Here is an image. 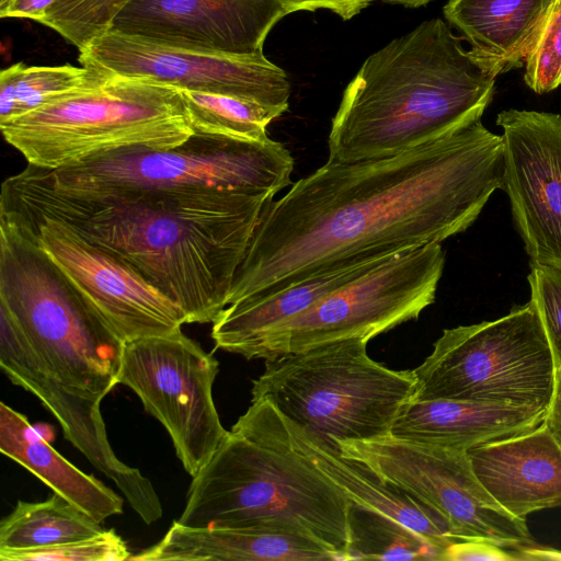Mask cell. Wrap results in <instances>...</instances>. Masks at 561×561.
<instances>
[{
  "label": "cell",
  "mask_w": 561,
  "mask_h": 561,
  "mask_svg": "<svg viewBox=\"0 0 561 561\" xmlns=\"http://www.w3.org/2000/svg\"><path fill=\"white\" fill-rule=\"evenodd\" d=\"M495 79L439 18L371 54L345 88L328 138L332 162L397 156L480 121Z\"/></svg>",
  "instance_id": "4"
},
{
  "label": "cell",
  "mask_w": 561,
  "mask_h": 561,
  "mask_svg": "<svg viewBox=\"0 0 561 561\" xmlns=\"http://www.w3.org/2000/svg\"><path fill=\"white\" fill-rule=\"evenodd\" d=\"M546 409L437 399L408 401L390 435L400 439L468 450L541 424Z\"/></svg>",
  "instance_id": "21"
},
{
  "label": "cell",
  "mask_w": 561,
  "mask_h": 561,
  "mask_svg": "<svg viewBox=\"0 0 561 561\" xmlns=\"http://www.w3.org/2000/svg\"><path fill=\"white\" fill-rule=\"evenodd\" d=\"M543 423L561 444V367H557L554 388Z\"/></svg>",
  "instance_id": "34"
},
{
  "label": "cell",
  "mask_w": 561,
  "mask_h": 561,
  "mask_svg": "<svg viewBox=\"0 0 561 561\" xmlns=\"http://www.w3.org/2000/svg\"><path fill=\"white\" fill-rule=\"evenodd\" d=\"M289 13L327 9L342 20H350L377 0H279Z\"/></svg>",
  "instance_id": "33"
},
{
  "label": "cell",
  "mask_w": 561,
  "mask_h": 561,
  "mask_svg": "<svg viewBox=\"0 0 561 561\" xmlns=\"http://www.w3.org/2000/svg\"><path fill=\"white\" fill-rule=\"evenodd\" d=\"M445 266L440 243L396 254L272 330L251 359H272L348 339H370L415 320L435 301Z\"/></svg>",
  "instance_id": "10"
},
{
  "label": "cell",
  "mask_w": 561,
  "mask_h": 561,
  "mask_svg": "<svg viewBox=\"0 0 561 561\" xmlns=\"http://www.w3.org/2000/svg\"><path fill=\"white\" fill-rule=\"evenodd\" d=\"M0 451L100 523L124 511L119 494L68 461L24 414L4 402H0Z\"/></svg>",
  "instance_id": "23"
},
{
  "label": "cell",
  "mask_w": 561,
  "mask_h": 561,
  "mask_svg": "<svg viewBox=\"0 0 561 561\" xmlns=\"http://www.w3.org/2000/svg\"><path fill=\"white\" fill-rule=\"evenodd\" d=\"M0 128L27 164L47 170L128 147L170 149L193 135L178 89L121 76L62 95Z\"/></svg>",
  "instance_id": "6"
},
{
  "label": "cell",
  "mask_w": 561,
  "mask_h": 561,
  "mask_svg": "<svg viewBox=\"0 0 561 561\" xmlns=\"http://www.w3.org/2000/svg\"><path fill=\"white\" fill-rule=\"evenodd\" d=\"M264 193L214 187L73 194L31 164L2 183L0 214L50 218L140 274L186 323H209L228 306Z\"/></svg>",
  "instance_id": "2"
},
{
  "label": "cell",
  "mask_w": 561,
  "mask_h": 561,
  "mask_svg": "<svg viewBox=\"0 0 561 561\" xmlns=\"http://www.w3.org/2000/svg\"><path fill=\"white\" fill-rule=\"evenodd\" d=\"M504 142L481 119L393 157L328 161L264 206L228 305L463 232L503 188Z\"/></svg>",
  "instance_id": "1"
},
{
  "label": "cell",
  "mask_w": 561,
  "mask_h": 561,
  "mask_svg": "<svg viewBox=\"0 0 561 561\" xmlns=\"http://www.w3.org/2000/svg\"><path fill=\"white\" fill-rule=\"evenodd\" d=\"M16 0H0V16L5 18Z\"/></svg>",
  "instance_id": "38"
},
{
  "label": "cell",
  "mask_w": 561,
  "mask_h": 561,
  "mask_svg": "<svg viewBox=\"0 0 561 561\" xmlns=\"http://www.w3.org/2000/svg\"><path fill=\"white\" fill-rule=\"evenodd\" d=\"M108 75L88 67L26 66L0 72V124L27 114L62 95L103 82Z\"/></svg>",
  "instance_id": "25"
},
{
  "label": "cell",
  "mask_w": 561,
  "mask_h": 561,
  "mask_svg": "<svg viewBox=\"0 0 561 561\" xmlns=\"http://www.w3.org/2000/svg\"><path fill=\"white\" fill-rule=\"evenodd\" d=\"M367 342L348 339L266 359L251 400H266L288 421L333 440L390 435L415 380L412 370L374 360Z\"/></svg>",
  "instance_id": "7"
},
{
  "label": "cell",
  "mask_w": 561,
  "mask_h": 561,
  "mask_svg": "<svg viewBox=\"0 0 561 561\" xmlns=\"http://www.w3.org/2000/svg\"><path fill=\"white\" fill-rule=\"evenodd\" d=\"M525 83L542 94L561 84V0H556L525 59Z\"/></svg>",
  "instance_id": "30"
},
{
  "label": "cell",
  "mask_w": 561,
  "mask_h": 561,
  "mask_svg": "<svg viewBox=\"0 0 561 561\" xmlns=\"http://www.w3.org/2000/svg\"><path fill=\"white\" fill-rule=\"evenodd\" d=\"M346 560H440L444 550L404 525L352 503Z\"/></svg>",
  "instance_id": "27"
},
{
  "label": "cell",
  "mask_w": 561,
  "mask_h": 561,
  "mask_svg": "<svg viewBox=\"0 0 561 561\" xmlns=\"http://www.w3.org/2000/svg\"><path fill=\"white\" fill-rule=\"evenodd\" d=\"M293 170L288 149L271 138L252 141L193 134L170 149L128 147L47 173L56 188L73 194L214 187L273 197L290 184Z\"/></svg>",
  "instance_id": "9"
},
{
  "label": "cell",
  "mask_w": 561,
  "mask_h": 561,
  "mask_svg": "<svg viewBox=\"0 0 561 561\" xmlns=\"http://www.w3.org/2000/svg\"><path fill=\"white\" fill-rule=\"evenodd\" d=\"M387 2L401 4L408 8H420L427 4L432 0H386Z\"/></svg>",
  "instance_id": "37"
},
{
  "label": "cell",
  "mask_w": 561,
  "mask_h": 561,
  "mask_svg": "<svg viewBox=\"0 0 561 561\" xmlns=\"http://www.w3.org/2000/svg\"><path fill=\"white\" fill-rule=\"evenodd\" d=\"M352 502L251 405L192 478L176 519L190 527L262 528L308 535L346 560Z\"/></svg>",
  "instance_id": "5"
},
{
  "label": "cell",
  "mask_w": 561,
  "mask_h": 561,
  "mask_svg": "<svg viewBox=\"0 0 561 561\" xmlns=\"http://www.w3.org/2000/svg\"><path fill=\"white\" fill-rule=\"evenodd\" d=\"M131 553L114 529L81 540L27 550H0L1 561H123Z\"/></svg>",
  "instance_id": "29"
},
{
  "label": "cell",
  "mask_w": 561,
  "mask_h": 561,
  "mask_svg": "<svg viewBox=\"0 0 561 561\" xmlns=\"http://www.w3.org/2000/svg\"><path fill=\"white\" fill-rule=\"evenodd\" d=\"M288 12L279 0H134L111 28L183 47L262 55Z\"/></svg>",
  "instance_id": "16"
},
{
  "label": "cell",
  "mask_w": 561,
  "mask_h": 561,
  "mask_svg": "<svg viewBox=\"0 0 561 561\" xmlns=\"http://www.w3.org/2000/svg\"><path fill=\"white\" fill-rule=\"evenodd\" d=\"M134 561H322L335 554L300 533L262 528L190 527L174 520L156 545Z\"/></svg>",
  "instance_id": "20"
},
{
  "label": "cell",
  "mask_w": 561,
  "mask_h": 561,
  "mask_svg": "<svg viewBox=\"0 0 561 561\" xmlns=\"http://www.w3.org/2000/svg\"><path fill=\"white\" fill-rule=\"evenodd\" d=\"M503 188L530 262L561 266V115L505 110Z\"/></svg>",
  "instance_id": "15"
},
{
  "label": "cell",
  "mask_w": 561,
  "mask_h": 561,
  "mask_svg": "<svg viewBox=\"0 0 561 561\" xmlns=\"http://www.w3.org/2000/svg\"><path fill=\"white\" fill-rule=\"evenodd\" d=\"M554 356L534 304L492 321L446 329L412 370L409 401L450 399L548 409Z\"/></svg>",
  "instance_id": "8"
},
{
  "label": "cell",
  "mask_w": 561,
  "mask_h": 561,
  "mask_svg": "<svg viewBox=\"0 0 561 561\" xmlns=\"http://www.w3.org/2000/svg\"><path fill=\"white\" fill-rule=\"evenodd\" d=\"M27 230L80 297L125 343L186 324L184 312L125 262L50 218L1 215Z\"/></svg>",
  "instance_id": "14"
},
{
  "label": "cell",
  "mask_w": 561,
  "mask_h": 561,
  "mask_svg": "<svg viewBox=\"0 0 561 561\" xmlns=\"http://www.w3.org/2000/svg\"><path fill=\"white\" fill-rule=\"evenodd\" d=\"M334 442L342 455L439 513L458 540L486 539L508 549L535 543L526 519L507 512L480 482L467 450L392 435Z\"/></svg>",
  "instance_id": "12"
},
{
  "label": "cell",
  "mask_w": 561,
  "mask_h": 561,
  "mask_svg": "<svg viewBox=\"0 0 561 561\" xmlns=\"http://www.w3.org/2000/svg\"><path fill=\"white\" fill-rule=\"evenodd\" d=\"M530 301L536 307L556 365L561 367V266L530 262Z\"/></svg>",
  "instance_id": "31"
},
{
  "label": "cell",
  "mask_w": 561,
  "mask_h": 561,
  "mask_svg": "<svg viewBox=\"0 0 561 561\" xmlns=\"http://www.w3.org/2000/svg\"><path fill=\"white\" fill-rule=\"evenodd\" d=\"M251 401L259 402L289 446L305 456L352 503L394 519L444 552L450 543L458 541L451 526L439 513L382 480L366 465L342 455L332 438L288 421L266 400Z\"/></svg>",
  "instance_id": "17"
},
{
  "label": "cell",
  "mask_w": 561,
  "mask_h": 561,
  "mask_svg": "<svg viewBox=\"0 0 561 561\" xmlns=\"http://www.w3.org/2000/svg\"><path fill=\"white\" fill-rule=\"evenodd\" d=\"M81 66L178 90L244 99L286 112L290 84L284 69L262 55H231L172 45L115 30L79 50Z\"/></svg>",
  "instance_id": "13"
},
{
  "label": "cell",
  "mask_w": 561,
  "mask_h": 561,
  "mask_svg": "<svg viewBox=\"0 0 561 561\" xmlns=\"http://www.w3.org/2000/svg\"><path fill=\"white\" fill-rule=\"evenodd\" d=\"M193 134L239 140L268 139L270 123L284 112L230 95L179 90Z\"/></svg>",
  "instance_id": "26"
},
{
  "label": "cell",
  "mask_w": 561,
  "mask_h": 561,
  "mask_svg": "<svg viewBox=\"0 0 561 561\" xmlns=\"http://www.w3.org/2000/svg\"><path fill=\"white\" fill-rule=\"evenodd\" d=\"M219 362L182 330L124 343L118 383L131 389L146 412L170 435L175 455L193 478L229 435L213 387Z\"/></svg>",
  "instance_id": "11"
},
{
  "label": "cell",
  "mask_w": 561,
  "mask_h": 561,
  "mask_svg": "<svg viewBox=\"0 0 561 561\" xmlns=\"http://www.w3.org/2000/svg\"><path fill=\"white\" fill-rule=\"evenodd\" d=\"M556 0H448L447 22L470 44L468 56L488 76L520 68Z\"/></svg>",
  "instance_id": "19"
},
{
  "label": "cell",
  "mask_w": 561,
  "mask_h": 561,
  "mask_svg": "<svg viewBox=\"0 0 561 561\" xmlns=\"http://www.w3.org/2000/svg\"><path fill=\"white\" fill-rule=\"evenodd\" d=\"M518 560H561V551L535 543L515 550Z\"/></svg>",
  "instance_id": "36"
},
{
  "label": "cell",
  "mask_w": 561,
  "mask_h": 561,
  "mask_svg": "<svg viewBox=\"0 0 561 561\" xmlns=\"http://www.w3.org/2000/svg\"><path fill=\"white\" fill-rule=\"evenodd\" d=\"M123 347L34 237L0 220V367L113 481L129 466L110 444L101 403L118 385Z\"/></svg>",
  "instance_id": "3"
},
{
  "label": "cell",
  "mask_w": 561,
  "mask_h": 561,
  "mask_svg": "<svg viewBox=\"0 0 561 561\" xmlns=\"http://www.w3.org/2000/svg\"><path fill=\"white\" fill-rule=\"evenodd\" d=\"M54 2L55 0H16L5 18L28 19L39 22Z\"/></svg>",
  "instance_id": "35"
},
{
  "label": "cell",
  "mask_w": 561,
  "mask_h": 561,
  "mask_svg": "<svg viewBox=\"0 0 561 561\" xmlns=\"http://www.w3.org/2000/svg\"><path fill=\"white\" fill-rule=\"evenodd\" d=\"M467 453L480 482L515 517L561 505V444L543 422Z\"/></svg>",
  "instance_id": "18"
},
{
  "label": "cell",
  "mask_w": 561,
  "mask_h": 561,
  "mask_svg": "<svg viewBox=\"0 0 561 561\" xmlns=\"http://www.w3.org/2000/svg\"><path fill=\"white\" fill-rule=\"evenodd\" d=\"M516 561L515 550L505 548L494 541L473 538L450 543L443 556V561Z\"/></svg>",
  "instance_id": "32"
},
{
  "label": "cell",
  "mask_w": 561,
  "mask_h": 561,
  "mask_svg": "<svg viewBox=\"0 0 561 561\" xmlns=\"http://www.w3.org/2000/svg\"><path fill=\"white\" fill-rule=\"evenodd\" d=\"M101 523L54 493L41 502L18 501L0 522V550L58 546L102 533Z\"/></svg>",
  "instance_id": "24"
},
{
  "label": "cell",
  "mask_w": 561,
  "mask_h": 561,
  "mask_svg": "<svg viewBox=\"0 0 561 561\" xmlns=\"http://www.w3.org/2000/svg\"><path fill=\"white\" fill-rule=\"evenodd\" d=\"M134 0H55L38 23L83 49L111 28L117 14Z\"/></svg>",
  "instance_id": "28"
},
{
  "label": "cell",
  "mask_w": 561,
  "mask_h": 561,
  "mask_svg": "<svg viewBox=\"0 0 561 561\" xmlns=\"http://www.w3.org/2000/svg\"><path fill=\"white\" fill-rule=\"evenodd\" d=\"M387 259L354 262L278 291L228 305L213 321L211 339L215 346L251 359L253 350L272 330Z\"/></svg>",
  "instance_id": "22"
}]
</instances>
